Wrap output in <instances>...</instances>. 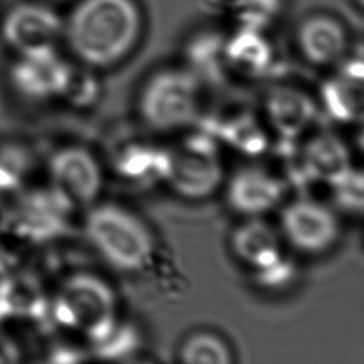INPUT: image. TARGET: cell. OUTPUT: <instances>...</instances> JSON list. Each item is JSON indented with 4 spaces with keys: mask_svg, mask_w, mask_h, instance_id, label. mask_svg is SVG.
Returning <instances> with one entry per match:
<instances>
[{
    "mask_svg": "<svg viewBox=\"0 0 364 364\" xmlns=\"http://www.w3.org/2000/svg\"><path fill=\"white\" fill-rule=\"evenodd\" d=\"M141 16L134 0H80L67 23V40L77 58L91 68L121 61L135 46Z\"/></svg>",
    "mask_w": 364,
    "mask_h": 364,
    "instance_id": "6da1fadb",
    "label": "cell"
},
{
    "mask_svg": "<svg viewBox=\"0 0 364 364\" xmlns=\"http://www.w3.org/2000/svg\"><path fill=\"white\" fill-rule=\"evenodd\" d=\"M91 246L118 270L135 273L154 259L155 243L146 225L117 203L92 206L84 220Z\"/></svg>",
    "mask_w": 364,
    "mask_h": 364,
    "instance_id": "7a4b0ae2",
    "label": "cell"
},
{
    "mask_svg": "<svg viewBox=\"0 0 364 364\" xmlns=\"http://www.w3.org/2000/svg\"><path fill=\"white\" fill-rule=\"evenodd\" d=\"M50 310L54 320L92 344L107 337L118 323L114 289L94 273L70 276L57 290Z\"/></svg>",
    "mask_w": 364,
    "mask_h": 364,
    "instance_id": "3957f363",
    "label": "cell"
},
{
    "mask_svg": "<svg viewBox=\"0 0 364 364\" xmlns=\"http://www.w3.org/2000/svg\"><path fill=\"white\" fill-rule=\"evenodd\" d=\"M200 80L188 70H162L142 87L138 112L144 124L161 132L195 124L200 114Z\"/></svg>",
    "mask_w": 364,
    "mask_h": 364,
    "instance_id": "277c9868",
    "label": "cell"
},
{
    "mask_svg": "<svg viewBox=\"0 0 364 364\" xmlns=\"http://www.w3.org/2000/svg\"><path fill=\"white\" fill-rule=\"evenodd\" d=\"M162 181L176 195L189 200H202L213 195L223 181L215 136L200 129L165 148Z\"/></svg>",
    "mask_w": 364,
    "mask_h": 364,
    "instance_id": "5b68a950",
    "label": "cell"
},
{
    "mask_svg": "<svg viewBox=\"0 0 364 364\" xmlns=\"http://www.w3.org/2000/svg\"><path fill=\"white\" fill-rule=\"evenodd\" d=\"M230 247L236 259L249 267L264 286H277L291 276L283 255L279 232L262 216L247 218L232 233Z\"/></svg>",
    "mask_w": 364,
    "mask_h": 364,
    "instance_id": "8992f818",
    "label": "cell"
},
{
    "mask_svg": "<svg viewBox=\"0 0 364 364\" xmlns=\"http://www.w3.org/2000/svg\"><path fill=\"white\" fill-rule=\"evenodd\" d=\"M280 233L296 250L317 255L337 242L340 222L336 213L321 202L297 198L282 209Z\"/></svg>",
    "mask_w": 364,
    "mask_h": 364,
    "instance_id": "52a82bcc",
    "label": "cell"
},
{
    "mask_svg": "<svg viewBox=\"0 0 364 364\" xmlns=\"http://www.w3.org/2000/svg\"><path fill=\"white\" fill-rule=\"evenodd\" d=\"M50 188L73 209L92 205L102 188L97 158L84 146H65L50 159Z\"/></svg>",
    "mask_w": 364,
    "mask_h": 364,
    "instance_id": "ba28073f",
    "label": "cell"
},
{
    "mask_svg": "<svg viewBox=\"0 0 364 364\" xmlns=\"http://www.w3.org/2000/svg\"><path fill=\"white\" fill-rule=\"evenodd\" d=\"M73 208L50 186L24 193L10 208V229L20 239L47 242L60 236Z\"/></svg>",
    "mask_w": 364,
    "mask_h": 364,
    "instance_id": "9c48e42d",
    "label": "cell"
},
{
    "mask_svg": "<svg viewBox=\"0 0 364 364\" xmlns=\"http://www.w3.org/2000/svg\"><path fill=\"white\" fill-rule=\"evenodd\" d=\"M1 31L7 44L20 55L50 53L55 51L63 21L48 7L23 3L7 13Z\"/></svg>",
    "mask_w": 364,
    "mask_h": 364,
    "instance_id": "30bf717a",
    "label": "cell"
},
{
    "mask_svg": "<svg viewBox=\"0 0 364 364\" xmlns=\"http://www.w3.org/2000/svg\"><path fill=\"white\" fill-rule=\"evenodd\" d=\"M286 185L272 171L260 166L237 169L226 186V200L230 209L257 218L272 212L283 199Z\"/></svg>",
    "mask_w": 364,
    "mask_h": 364,
    "instance_id": "8fae6325",
    "label": "cell"
},
{
    "mask_svg": "<svg viewBox=\"0 0 364 364\" xmlns=\"http://www.w3.org/2000/svg\"><path fill=\"white\" fill-rule=\"evenodd\" d=\"M316 114V102L301 90L280 85L266 94L264 115L280 139L300 138L313 124Z\"/></svg>",
    "mask_w": 364,
    "mask_h": 364,
    "instance_id": "7c38bea8",
    "label": "cell"
},
{
    "mask_svg": "<svg viewBox=\"0 0 364 364\" xmlns=\"http://www.w3.org/2000/svg\"><path fill=\"white\" fill-rule=\"evenodd\" d=\"M68 70L55 51L20 55L11 68V82L31 100H48L60 97Z\"/></svg>",
    "mask_w": 364,
    "mask_h": 364,
    "instance_id": "4fadbf2b",
    "label": "cell"
},
{
    "mask_svg": "<svg viewBox=\"0 0 364 364\" xmlns=\"http://www.w3.org/2000/svg\"><path fill=\"white\" fill-rule=\"evenodd\" d=\"M363 75V61L358 55L344 61L340 71L323 84L320 98L333 119L354 122L361 118Z\"/></svg>",
    "mask_w": 364,
    "mask_h": 364,
    "instance_id": "5bb4252c",
    "label": "cell"
},
{
    "mask_svg": "<svg viewBox=\"0 0 364 364\" xmlns=\"http://www.w3.org/2000/svg\"><path fill=\"white\" fill-rule=\"evenodd\" d=\"M297 47L310 64L330 65L343 58L347 33L341 23L330 16H311L297 28Z\"/></svg>",
    "mask_w": 364,
    "mask_h": 364,
    "instance_id": "9a60e30c",
    "label": "cell"
},
{
    "mask_svg": "<svg viewBox=\"0 0 364 364\" xmlns=\"http://www.w3.org/2000/svg\"><path fill=\"white\" fill-rule=\"evenodd\" d=\"M303 161L313 182L333 185L351 169V152L347 144L331 132H320L301 146Z\"/></svg>",
    "mask_w": 364,
    "mask_h": 364,
    "instance_id": "2e32d148",
    "label": "cell"
},
{
    "mask_svg": "<svg viewBox=\"0 0 364 364\" xmlns=\"http://www.w3.org/2000/svg\"><path fill=\"white\" fill-rule=\"evenodd\" d=\"M218 142L249 156H257L269 148V138L259 119L247 111H239L212 119L206 128Z\"/></svg>",
    "mask_w": 364,
    "mask_h": 364,
    "instance_id": "e0dca14e",
    "label": "cell"
},
{
    "mask_svg": "<svg viewBox=\"0 0 364 364\" xmlns=\"http://www.w3.org/2000/svg\"><path fill=\"white\" fill-rule=\"evenodd\" d=\"M225 63L245 75H260L270 68L273 48L262 30L242 27L223 41Z\"/></svg>",
    "mask_w": 364,
    "mask_h": 364,
    "instance_id": "ac0fdd59",
    "label": "cell"
},
{
    "mask_svg": "<svg viewBox=\"0 0 364 364\" xmlns=\"http://www.w3.org/2000/svg\"><path fill=\"white\" fill-rule=\"evenodd\" d=\"M165 148L144 141H128L112 156L114 169L127 181H162Z\"/></svg>",
    "mask_w": 364,
    "mask_h": 364,
    "instance_id": "d6986e66",
    "label": "cell"
},
{
    "mask_svg": "<svg viewBox=\"0 0 364 364\" xmlns=\"http://www.w3.org/2000/svg\"><path fill=\"white\" fill-rule=\"evenodd\" d=\"M186 364H229L232 351L223 338L210 331H196L186 337L178 351Z\"/></svg>",
    "mask_w": 364,
    "mask_h": 364,
    "instance_id": "ffe728a7",
    "label": "cell"
},
{
    "mask_svg": "<svg viewBox=\"0 0 364 364\" xmlns=\"http://www.w3.org/2000/svg\"><path fill=\"white\" fill-rule=\"evenodd\" d=\"M189 60L192 63V73L200 80L206 75L210 80H216L220 75V67L223 60V40L216 36L205 34L189 46Z\"/></svg>",
    "mask_w": 364,
    "mask_h": 364,
    "instance_id": "44dd1931",
    "label": "cell"
},
{
    "mask_svg": "<svg viewBox=\"0 0 364 364\" xmlns=\"http://www.w3.org/2000/svg\"><path fill=\"white\" fill-rule=\"evenodd\" d=\"M60 97L77 108L91 107L100 97V82L88 68L70 65Z\"/></svg>",
    "mask_w": 364,
    "mask_h": 364,
    "instance_id": "7402d4cb",
    "label": "cell"
},
{
    "mask_svg": "<svg viewBox=\"0 0 364 364\" xmlns=\"http://www.w3.org/2000/svg\"><path fill=\"white\" fill-rule=\"evenodd\" d=\"M229 7L242 27L263 30L279 16L283 0H229Z\"/></svg>",
    "mask_w": 364,
    "mask_h": 364,
    "instance_id": "603a6c76",
    "label": "cell"
},
{
    "mask_svg": "<svg viewBox=\"0 0 364 364\" xmlns=\"http://www.w3.org/2000/svg\"><path fill=\"white\" fill-rule=\"evenodd\" d=\"M136 344L138 337L135 330L118 321L107 337L92 344V351L100 358L117 360L131 354L136 348Z\"/></svg>",
    "mask_w": 364,
    "mask_h": 364,
    "instance_id": "cb8c5ba5",
    "label": "cell"
},
{
    "mask_svg": "<svg viewBox=\"0 0 364 364\" xmlns=\"http://www.w3.org/2000/svg\"><path fill=\"white\" fill-rule=\"evenodd\" d=\"M334 202L346 212H361L364 205V181L360 169H351L338 182L330 185Z\"/></svg>",
    "mask_w": 364,
    "mask_h": 364,
    "instance_id": "d4e9b609",
    "label": "cell"
},
{
    "mask_svg": "<svg viewBox=\"0 0 364 364\" xmlns=\"http://www.w3.org/2000/svg\"><path fill=\"white\" fill-rule=\"evenodd\" d=\"M10 229V206L6 205L0 195V240L9 233Z\"/></svg>",
    "mask_w": 364,
    "mask_h": 364,
    "instance_id": "484cf974",
    "label": "cell"
},
{
    "mask_svg": "<svg viewBox=\"0 0 364 364\" xmlns=\"http://www.w3.org/2000/svg\"><path fill=\"white\" fill-rule=\"evenodd\" d=\"M363 1H364V0H357V3H358L360 6H363Z\"/></svg>",
    "mask_w": 364,
    "mask_h": 364,
    "instance_id": "4316f807",
    "label": "cell"
}]
</instances>
